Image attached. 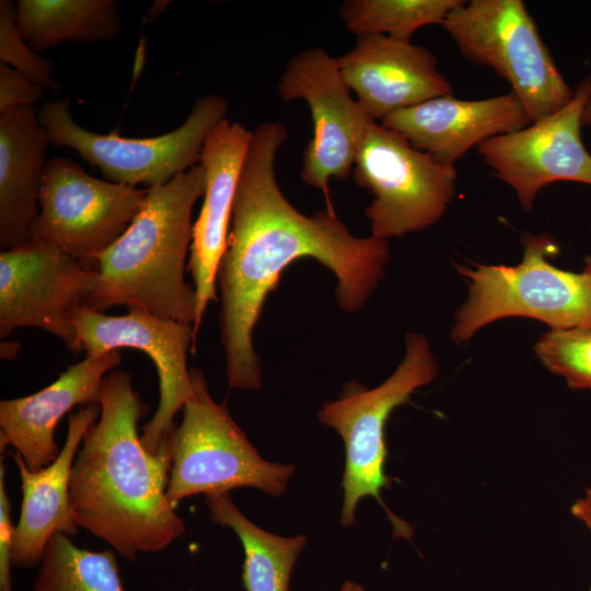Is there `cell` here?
Here are the masks:
<instances>
[{
    "mask_svg": "<svg viewBox=\"0 0 591 591\" xmlns=\"http://www.w3.org/2000/svg\"><path fill=\"white\" fill-rule=\"evenodd\" d=\"M288 138L280 121L252 130L232 208L227 250L217 283L220 333L231 389L262 386L253 331L268 294L291 263L312 257L336 277L335 294L346 312L358 311L384 277L386 240L357 237L335 210L306 216L282 194L275 174L280 147Z\"/></svg>",
    "mask_w": 591,
    "mask_h": 591,
    "instance_id": "cell-1",
    "label": "cell"
},
{
    "mask_svg": "<svg viewBox=\"0 0 591 591\" xmlns=\"http://www.w3.org/2000/svg\"><path fill=\"white\" fill-rule=\"evenodd\" d=\"M100 416L85 432L71 471L70 510L79 528L135 561L160 553L185 533L166 497L170 437L150 454L138 433L148 406L125 371H111L99 396Z\"/></svg>",
    "mask_w": 591,
    "mask_h": 591,
    "instance_id": "cell-2",
    "label": "cell"
},
{
    "mask_svg": "<svg viewBox=\"0 0 591 591\" xmlns=\"http://www.w3.org/2000/svg\"><path fill=\"white\" fill-rule=\"evenodd\" d=\"M205 189L201 164L149 187L128 229L97 258V282L85 306L104 312L125 305L194 325L196 293L185 269L192 211Z\"/></svg>",
    "mask_w": 591,
    "mask_h": 591,
    "instance_id": "cell-3",
    "label": "cell"
},
{
    "mask_svg": "<svg viewBox=\"0 0 591 591\" xmlns=\"http://www.w3.org/2000/svg\"><path fill=\"white\" fill-rule=\"evenodd\" d=\"M523 257L515 266H457L468 296L451 331L457 343L470 340L484 326L509 316H525L551 329H591V277L557 268L547 260L556 250L548 234L522 235Z\"/></svg>",
    "mask_w": 591,
    "mask_h": 591,
    "instance_id": "cell-4",
    "label": "cell"
},
{
    "mask_svg": "<svg viewBox=\"0 0 591 591\" xmlns=\"http://www.w3.org/2000/svg\"><path fill=\"white\" fill-rule=\"evenodd\" d=\"M194 392L170 434L172 464L166 497L175 509L194 495L229 494L241 487L280 496L294 473L292 464L266 461L217 403L199 369H190Z\"/></svg>",
    "mask_w": 591,
    "mask_h": 591,
    "instance_id": "cell-5",
    "label": "cell"
},
{
    "mask_svg": "<svg viewBox=\"0 0 591 591\" xmlns=\"http://www.w3.org/2000/svg\"><path fill=\"white\" fill-rule=\"evenodd\" d=\"M441 25L464 58L509 83L532 121L573 97L523 1H462Z\"/></svg>",
    "mask_w": 591,
    "mask_h": 591,
    "instance_id": "cell-6",
    "label": "cell"
},
{
    "mask_svg": "<svg viewBox=\"0 0 591 591\" xmlns=\"http://www.w3.org/2000/svg\"><path fill=\"white\" fill-rule=\"evenodd\" d=\"M405 344L402 362L384 382L371 390L358 382L348 383L338 399L325 402L317 413L320 422L334 429L345 445L340 515L345 528L355 523L361 499L373 497L383 505L381 491L391 485L385 474L386 421L396 407L405 404L416 390L432 382L439 372L422 335L409 333Z\"/></svg>",
    "mask_w": 591,
    "mask_h": 591,
    "instance_id": "cell-7",
    "label": "cell"
},
{
    "mask_svg": "<svg viewBox=\"0 0 591 591\" xmlns=\"http://www.w3.org/2000/svg\"><path fill=\"white\" fill-rule=\"evenodd\" d=\"M227 112L228 103L222 96L207 94L195 102L179 127L149 138L90 131L72 118L68 97L45 101L37 114L50 144L77 151L99 167L106 181L152 187L200 164L204 141Z\"/></svg>",
    "mask_w": 591,
    "mask_h": 591,
    "instance_id": "cell-8",
    "label": "cell"
},
{
    "mask_svg": "<svg viewBox=\"0 0 591 591\" xmlns=\"http://www.w3.org/2000/svg\"><path fill=\"white\" fill-rule=\"evenodd\" d=\"M355 183L373 199L364 215L371 235L386 240L436 224L455 195L453 164L417 150L401 134L372 123L354 164Z\"/></svg>",
    "mask_w": 591,
    "mask_h": 591,
    "instance_id": "cell-9",
    "label": "cell"
},
{
    "mask_svg": "<svg viewBox=\"0 0 591 591\" xmlns=\"http://www.w3.org/2000/svg\"><path fill=\"white\" fill-rule=\"evenodd\" d=\"M147 189L100 179L69 158L47 161L39 212L30 239L50 242L72 258L96 268L97 258L128 229Z\"/></svg>",
    "mask_w": 591,
    "mask_h": 591,
    "instance_id": "cell-10",
    "label": "cell"
},
{
    "mask_svg": "<svg viewBox=\"0 0 591 591\" xmlns=\"http://www.w3.org/2000/svg\"><path fill=\"white\" fill-rule=\"evenodd\" d=\"M278 92L285 102L303 100L310 108L313 135L303 151L301 178L321 190L327 209L334 210L329 181L349 176L374 121L352 99L338 59L322 47L304 49L288 61Z\"/></svg>",
    "mask_w": 591,
    "mask_h": 591,
    "instance_id": "cell-11",
    "label": "cell"
},
{
    "mask_svg": "<svg viewBox=\"0 0 591 591\" xmlns=\"http://www.w3.org/2000/svg\"><path fill=\"white\" fill-rule=\"evenodd\" d=\"M73 354L100 355L121 348L146 352L155 366L160 398L152 418L144 425L141 442L157 454L175 427L174 418L194 392L188 351H195L193 324L130 309L124 315H107L82 306L72 318Z\"/></svg>",
    "mask_w": 591,
    "mask_h": 591,
    "instance_id": "cell-12",
    "label": "cell"
},
{
    "mask_svg": "<svg viewBox=\"0 0 591 591\" xmlns=\"http://www.w3.org/2000/svg\"><path fill=\"white\" fill-rule=\"evenodd\" d=\"M97 282V269L40 239L0 253V338L36 327L71 350L72 318Z\"/></svg>",
    "mask_w": 591,
    "mask_h": 591,
    "instance_id": "cell-13",
    "label": "cell"
},
{
    "mask_svg": "<svg viewBox=\"0 0 591 591\" xmlns=\"http://www.w3.org/2000/svg\"><path fill=\"white\" fill-rule=\"evenodd\" d=\"M591 99V76L575 89L571 101L529 126L494 137L477 148L494 174L515 193L524 211L540 190L556 182L591 186V153L581 139L582 113Z\"/></svg>",
    "mask_w": 591,
    "mask_h": 591,
    "instance_id": "cell-14",
    "label": "cell"
},
{
    "mask_svg": "<svg viewBox=\"0 0 591 591\" xmlns=\"http://www.w3.org/2000/svg\"><path fill=\"white\" fill-rule=\"evenodd\" d=\"M337 59L346 84L376 123L394 112L453 93L436 56L410 40L360 36Z\"/></svg>",
    "mask_w": 591,
    "mask_h": 591,
    "instance_id": "cell-15",
    "label": "cell"
},
{
    "mask_svg": "<svg viewBox=\"0 0 591 591\" xmlns=\"http://www.w3.org/2000/svg\"><path fill=\"white\" fill-rule=\"evenodd\" d=\"M251 137L252 131L243 125L224 118L204 141L200 164L206 189L193 224L187 260L196 293L195 339L209 303L218 301L217 276L227 250L233 201Z\"/></svg>",
    "mask_w": 591,
    "mask_h": 591,
    "instance_id": "cell-16",
    "label": "cell"
},
{
    "mask_svg": "<svg viewBox=\"0 0 591 591\" xmlns=\"http://www.w3.org/2000/svg\"><path fill=\"white\" fill-rule=\"evenodd\" d=\"M531 123L512 92L482 100L439 96L394 112L380 121L417 150L453 165L472 148Z\"/></svg>",
    "mask_w": 591,
    "mask_h": 591,
    "instance_id": "cell-17",
    "label": "cell"
},
{
    "mask_svg": "<svg viewBox=\"0 0 591 591\" xmlns=\"http://www.w3.org/2000/svg\"><path fill=\"white\" fill-rule=\"evenodd\" d=\"M120 360V350L85 355L43 390L1 401V454L11 445L32 472L50 465L60 452L55 441L58 422L76 406L99 403L104 378Z\"/></svg>",
    "mask_w": 591,
    "mask_h": 591,
    "instance_id": "cell-18",
    "label": "cell"
},
{
    "mask_svg": "<svg viewBox=\"0 0 591 591\" xmlns=\"http://www.w3.org/2000/svg\"><path fill=\"white\" fill-rule=\"evenodd\" d=\"M99 416V403L71 414L59 455L37 472H32L19 453L13 454L21 478L22 503L13 533L12 566L24 569L39 566L53 535H77L79 526L70 510L71 471L82 439Z\"/></svg>",
    "mask_w": 591,
    "mask_h": 591,
    "instance_id": "cell-19",
    "label": "cell"
},
{
    "mask_svg": "<svg viewBox=\"0 0 591 591\" xmlns=\"http://www.w3.org/2000/svg\"><path fill=\"white\" fill-rule=\"evenodd\" d=\"M50 144L34 106L0 115V247L30 240L39 212V194Z\"/></svg>",
    "mask_w": 591,
    "mask_h": 591,
    "instance_id": "cell-20",
    "label": "cell"
},
{
    "mask_svg": "<svg viewBox=\"0 0 591 591\" xmlns=\"http://www.w3.org/2000/svg\"><path fill=\"white\" fill-rule=\"evenodd\" d=\"M16 23L35 53L62 42L112 40L120 28L118 7L113 0H20Z\"/></svg>",
    "mask_w": 591,
    "mask_h": 591,
    "instance_id": "cell-21",
    "label": "cell"
},
{
    "mask_svg": "<svg viewBox=\"0 0 591 591\" xmlns=\"http://www.w3.org/2000/svg\"><path fill=\"white\" fill-rule=\"evenodd\" d=\"M205 502L211 520L232 529L241 541L246 591H288L291 571L306 537H283L263 530L240 511L229 494L206 496Z\"/></svg>",
    "mask_w": 591,
    "mask_h": 591,
    "instance_id": "cell-22",
    "label": "cell"
},
{
    "mask_svg": "<svg viewBox=\"0 0 591 591\" xmlns=\"http://www.w3.org/2000/svg\"><path fill=\"white\" fill-rule=\"evenodd\" d=\"M32 591H125L114 549L78 547L63 533L49 540Z\"/></svg>",
    "mask_w": 591,
    "mask_h": 591,
    "instance_id": "cell-23",
    "label": "cell"
},
{
    "mask_svg": "<svg viewBox=\"0 0 591 591\" xmlns=\"http://www.w3.org/2000/svg\"><path fill=\"white\" fill-rule=\"evenodd\" d=\"M463 0H349L339 9L346 28L357 35L410 40L420 27L442 24Z\"/></svg>",
    "mask_w": 591,
    "mask_h": 591,
    "instance_id": "cell-24",
    "label": "cell"
},
{
    "mask_svg": "<svg viewBox=\"0 0 591 591\" xmlns=\"http://www.w3.org/2000/svg\"><path fill=\"white\" fill-rule=\"evenodd\" d=\"M534 351L568 386L591 392V329H551L541 336Z\"/></svg>",
    "mask_w": 591,
    "mask_h": 591,
    "instance_id": "cell-25",
    "label": "cell"
},
{
    "mask_svg": "<svg viewBox=\"0 0 591 591\" xmlns=\"http://www.w3.org/2000/svg\"><path fill=\"white\" fill-rule=\"evenodd\" d=\"M0 60L25 74L44 89L57 90L53 66L35 53L22 37L16 23V7L0 1Z\"/></svg>",
    "mask_w": 591,
    "mask_h": 591,
    "instance_id": "cell-26",
    "label": "cell"
},
{
    "mask_svg": "<svg viewBox=\"0 0 591 591\" xmlns=\"http://www.w3.org/2000/svg\"><path fill=\"white\" fill-rule=\"evenodd\" d=\"M44 88L12 67L0 63V115L21 106H34L44 97Z\"/></svg>",
    "mask_w": 591,
    "mask_h": 591,
    "instance_id": "cell-27",
    "label": "cell"
},
{
    "mask_svg": "<svg viewBox=\"0 0 591 591\" xmlns=\"http://www.w3.org/2000/svg\"><path fill=\"white\" fill-rule=\"evenodd\" d=\"M5 465L0 464V591H13L11 567L14 526L5 489Z\"/></svg>",
    "mask_w": 591,
    "mask_h": 591,
    "instance_id": "cell-28",
    "label": "cell"
},
{
    "mask_svg": "<svg viewBox=\"0 0 591 591\" xmlns=\"http://www.w3.org/2000/svg\"><path fill=\"white\" fill-rule=\"evenodd\" d=\"M570 511L572 515L583 522L591 532V488H587L584 495L571 505Z\"/></svg>",
    "mask_w": 591,
    "mask_h": 591,
    "instance_id": "cell-29",
    "label": "cell"
},
{
    "mask_svg": "<svg viewBox=\"0 0 591 591\" xmlns=\"http://www.w3.org/2000/svg\"><path fill=\"white\" fill-rule=\"evenodd\" d=\"M582 126L589 127L591 129V99L586 104L582 113Z\"/></svg>",
    "mask_w": 591,
    "mask_h": 591,
    "instance_id": "cell-30",
    "label": "cell"
},
{
    "mask_svg": "<svg viewBox=\"0 0 591 591\" xmlns=\"http://www.w3.org/2000/svg\"><path fill=\"white\" fill-rule=\"evenodd\" d=\"M339 591H366V590L361 584L347 580L344 582Z\"/></svg>",
    "mask_w": 591,
    "mask_h": 591,
    "instance_id": "cell-31",
    "label": "cell"
},
{
    "mask_svg": "<svg viewBox=\"0 0 591 591\" xmlns=\"http://www.w3.org/2000/svg\"><path fill=\"white\" fill-rule=\"evenodd\" d=\"M582 271L591 277V257L587 260V264Z\"/></svg>",
    "mask_w": 591,
    "mask_h": 591,
    "instance_id": "cell-32",
    "label": "cell"
},
{
    "mask_svg": "<svg viewBox=\"0 0 591 591\" xmlns=\"http://www.w3.org/2000/svg\"><path fill=\"white\" fill-rule=\"evenodd\" d=\"M588 591H591V586H590V588H589V590H588Z\"/></svg>",
    "mask_w": 591,
    "mask_h": 591,
    "instance_id": "cell-33",
    "label": "cell"
}]
</instances>
